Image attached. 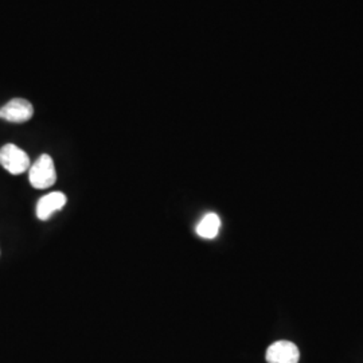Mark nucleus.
Here are the masks:
<instances>
[{
  "label": "nucleus",
  "mask_w": 363,
  "mask_h": 363,
  "mask_svg": "<svg viewBox=\"0 0 363 363\" xmlns=\"http://www.w3.org/2000/svg\"><path fill=\"white\" fill-rule=\"evenodd\" d=\"M28 181L34 189L45 190L52 187L57 181V171L52 162V156H39L33 166L28 169Z\"/></svg>",
  "instance_id": "obj_1"
},
{
  "label": "nucleus",
  "mask_w": 363,
  "mask_h": 363,
  "mask_svg": "<svg viewBox=\"0 0 363 363\" xmlns=\"http://www.w3.org/2000/svg\"><path fill=\"white\" fill-rule=\"evenodd\" d=\"M0 166L11 175H21L30 169V157L15 144H6L0 148Z\"/></svg>",
  "instance_id": "obj_2"
},
{
  "label": "nucleus",
  "mask_w": 363,
  "mask_h": 363,
  "mask_svg": "<svg viewBox=\"0 0 363 363\" xmlns=\"http://www.w3.org/2000/svg\"><path fill=\"white\" fill-rule=\"evenodd\" d=\"M265 359L268 363H298L300 351L294 342L277 340L268 347Z\"/></svg>",
  "instance_id": "obj_3"
},
{
  "label": "nucleus",
  "mask_w": 363,
  "mask_h": 363,
  "mask_svg": "<svg viewBox=\"0 0 363 363\" xmlns=\"http://www.w3.org/2000/svg\"><path fill=\"white\" fill-rule=\"evenodd\" d=\"M33 115V104L25 99H13L0 108V118L10 123H26Z\"/></svg>",
  "instance_id": "obj_4"
},
{
  "label": "nucleus",
  "mask_w": 363,
  "mask_h": 363,
  "mask_svg": "<svg viewBox=\"0 0 363 363\" xmlns=\"http://www.w3.org/2000/svg\"><path fill=\"white\" fill-rule=\"evenodd\" d=\"M66 205L64 193H50L42 196L37 203V217L40 220H48L54 213L62 210Z\"/></svg>",
  "instance_id": "obj_5"
},
{
  "label": "nucleus",
  "mask_w": 363,
  "mask_h": 363,
  "mask_svg": "<svg viewBox=\"0 0 363 363\" xmlns=\"http://www.w3.org/2000/svg\"><path fill=\"white\" fill-rule=\"evenodd\" d=\"M220 229V217L216 213H208L196 225V234L205 240L216 238Z\"/></svg>",
  "instance_id": "obj_6"
}]
</instances>
